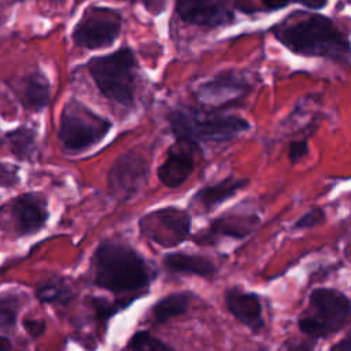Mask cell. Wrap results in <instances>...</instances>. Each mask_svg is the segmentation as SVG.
I'll use <instances>...</instances> for the list:
<instances>
[{
  "instance_id": "obj_12",
  "label": "cell",
  "mask_w": 351,
  "mask_h": 351,
  "mask_svg": "<svg viewBox=\"0 0 351 351\" xmlns=\"http://www.w3.org/2000/svg\"><path fill=\"white\" fill-rule=\"evenodd\" d=\"M248 89L250 82L244 75L236 71H225L203 82L196 90V97L204 106L221 107L241 99Z\"/></svg>"
},
{
  "instance_id": "obj_30",
  "label": "cell",
  "mask_w": 351,
  "mask_h": 351,
  "mask_svg": "<svg viewBox=\"0 0 351 351\" xmlns=\"http://www.w3.org/2000/svg\"><path fill=\"white\" fill-rule=\"evenodd\" d=\"M299 4H303L308 8H313V10H319V8H324L328 3V0H293Z\"/></svg>"
},
{
  "instance_id": "obj_17",
  "label": "cell",
  "mask_w": 351,
  "mask_h": 351,
  "mask_svg": "<svg viewBox=\"0 0 351 351\" xmlns=\"http://www.w3.org/2000/svg\"><path fill=\"white\" fill-rule=\"evenodd\" d=\"M163 263L166 269L181 274H193L200 277H210L215 273V266L207 258L191 255L184 252H173L165 256Z\"/></svg>"
},
{
  "instance_id": "obj_34",
  "label": "cell",
  "mask_w": 351,
  "mask_h": 351,
  "mask_svg": "<svg viewBox=\"0 0 351 351\" xmlns=\"http://www.w3.org/2000/svg\"><path fill=\"white\" fill-rule=\"evenodd\" d=\"M0 351H11V348H10V343L7 341V339L0 337Z\"/></svg>"
},
{
  "instance_id": "obj_8",
  "label": "cell",
  "mask_w": 351,
  "mask_h": 351,
  "mask_svg": "<svg viewBox=\"0 0 351 351\" xmlns=\"http://www.w3.org/2000/svg\"><path fill=\"white\" fill-rule=\"evenodd\" d=\"M140 230L148 240L165 247H176L188 239L191 218L177 207H163L147 213L140 219Z\"/></svg>"
},
{
  "instance_id": "obj_33",
  "label": "cell",
  "mask_w": 351,
  "mask_h": 351,
  "mask_svg": "<svg viewBox=\"0 0 351 351\" xmlns=\"http://www.w3.org/2000/svg\"><path fill=\"white\" fill-rule=\"evenodd\" d=\"M332 351H351V330L340 343L333 347Z\"/></svg>"
},
{
  "instance_id": "obj_2",
  "label": "cell",
  "mask_w": 351,
  "mask_h": 351,
  "mask_svg": "<svg viewBox=\"0 0 351 351\" xmlns=\"http://www.w3.org/2000/svg\"><path fill=\"white\" fill-rule=\"evenodd\" d=\"M277 38L291 51L307 56L340 59L350 53V43L337 26L322 15H310L276 29Z\"/></svg>"
},
{
  "instance_id": "obj_6",
  "label": "cell",
  "mask_w": 351,
  "mask_h": 351,
  "mask_svg": "<svg viewBox=\"0 0 351 351\" xmlns=\"http://www.w3.org/2000/svg\"><path fill=\"white\" fill-rule=\"evenodd\" d=\"M348 298L332 288H317L310 295L307 310L299 318V329L314 340L337 332L348 319Z\"/></svg>"
},
{
  "instance_id": "obj_15",
  "label": "cell",
  "mask_w": 351,
  "mask_h": 351,
  "mask_svg": "<svg viewBox=\"0 0 351 351\" xmlns=\"http://www.w3.org/2000/svg\"><path fill=\"white\" fill-rule=\"evenodd\" d=\"M225 304L229 313L251 330L258 332L263 328L262 304L255 293L244 292L237 288L229 289L225 293Z\"/></svg>"
},
{
  "instance_id": "obj_1",
  "label": "cell",
  "mask_w": 351,
  "mask_h": 351,
  "mask_svg": "<svg viewBox=\"0 0 351 351\" xmlns=\"http://www.w3.org/2000/svg\"><path fill=\"white\" fill-rule=\"evenodd\" d=\"M151 271L143 256L122 243L104 241L93 255V282L115 293L134 292L147 287Z\"/></svg>"
},
{
  "instance_id": "obj_27",
  "label": "cell",
  "mask_w": 351,
  "mask_h": 351,
  "mask_svg": "<svg viewBox=\"0 0 351 351\" xmlns=\"http://www.w3.org/2000/svg\"><path fill=\"white\" fill-rule=\"evenodd\" d=\"M308 152V144L303 140L292 141L288 147V158L292 163L300 160L303 156H306Z\"/></svg>"
},
{
  "instance_id": "obj_16",
  "label": "cell",
  "mask_w": 351,
  "mask_h": 351,
  "mask_svg": "<svg viewBox=\"0 0 351 351\" xmlns=\"http://www.w3.org/2000/svg\"><path fill=\"white\" fill-rule=\"evenodd\" d=\"M247 184H248V180L228 177L214 185H208L199 189L195 193L192 202L195 204H199L204 210H211L219 206L221 203H223L225 200L230 199L232 196H234Z\"/></svg>"
},
{
  "instance_id": "obj_13",
  "label": "cell",
  "mask_w": 351,
  "mask_h": 351,
  "mask_svg": "<svg viewBox=\"0 0 351 351\" xmlns=\"http://www.w3.org/2000/svg\"><path fill=\"white\" fill-rule=\"evenodd\" d=\"M11 217L19 236H32L44 228L49 217L47 202L36 192L23 193L12 202Z\"/></svg>"
},
{
  "instance_id": "obj_20",
  "label": "cell",
  "mask_w": 351,
  "mask_h": 351,
  "mask_svg": "<svg viewBox=\"0 0 351 351\" xmlns=\"http://www.w3.org/2000/svg\"><path fill=\"white\" fill-rule=\"evenodd\" d=\"M36 296L41 303L67 304L73 299L74 293L62 278L51 277L37 284Z\"/></svg>"
},
{
  "instance_id": "obj_18",
  "label": "cell",
  "mask_w": 351,
  "mask_h": 351,
  "mask_svg": "<svg viewBox=\"0 0 351 351\" xmlns=\"http://www.w3.org/2000/svg\"><path fill=\"white\" fill-rule=\"evenodd\" d=\"M23 95L26 107L34 111L44 110L51 99V85L48 78L40 70L30 73L26 77Z\"/></svg>"
},
{
  "instance_id": "obj_23",
  "label": "cell",
  "mask_w": 351,
  "mask_h": 351,
  "mask_svg": "<svg viewBox=\"0 0 351 351\" xmlns=\"http://www.w3.org/2000/svg\"><path fill=\"white\" fill-rule=\"evenodd\" d=\"M19 310L18 298L14 295L0 296V330H10L16 324Z\"/></svg>"
},
{
  "instance_id": "obj_4",
  "label": "cell",
  "mask_w": 351,
  "mask_h": 351,
  "mask_svg": "<svg viewBox=\"0 0 351 351\" xmlns=\"http://www.w3.org/2000/svg\"><path fill=\"white\" fill-rule=\"evenodd\" d=\"M85 67L106 99L128 108L134 106L136 58L129 47L90 58Z\"/></svg>"
},
{
  "instance_id": "obj_19",
  "label": "cell",
  "mask_w": 351,
  "mask_h": 351,
  "mask_svg": "<svg viewBox=\"0 0 351 351\" xmlns=\"http://www.w3.org/2000/svg\"><path fill=\"white\" fill-rule=\"evenodd\" d=\"M11 152L19 160H32L37 152L36 132L29 126H19L5 134Z\"/></svg>"
},
{
  "instance_id": "obj_11",
  "label": "cell",
  "mask_w": 351,
  "mask_h": 351,
  "mask_svg": "<svg viewBox=\"0 0 351 351\" xmlns=\"http://www.w3.org/2000/svg\"><path fill=\"white\" fill-rule=\"evenodd\" d=\"M197 143L177 138L167 149L165 162L158 167V178L167 188L182 185L196 165Z\"/></svg>"
},
{
  "instance_id": "obj_25",
  "label": "cell",
  "mask_w": 351,
  "mask_h": 351,
  "mask_svg": "<svg viewBox=\"0 0 351 351\" xmlns=\"http://www.w3.org/2000/svg\"><path fill=\"white\" fill-rule=\"evenodd\" d=\"M18 166L7 162H0V188H11L19 182Z\"/></svg>"
},
{
  "instance_id": "obj_31",
  "label": "cell",
  "mask_w": 351,
  "mask_h": 351,
  "mask_svg": "<svg viewBox=\"0 0 351 351\" xmlns=\"http://www.w3.org/2000/svg\"><path fill=\"white\" fill-rule=\"evenodd\" d=\"M267 10H281L288 5L289 0H262Z\"/></svg>"
},
{
  "instance_id": "obj_9",
  "label": "cell",
  "mask_w": 351,
  "mask_h": 351,
  "mask_svg": "<svg viewBox=\"0 0 351 351\" xmlns=\"http://www.w3.org/2000/svg\"><path fill=\"white\" fill-rule=\"evenodd\" d=\"M149 174V162L138 151L130 149L115 159L107 181L111 195L118 200L133 197L147 181Z\"/></svg>"
},
{
  "instance_id": "obj_22",
  "label": "cell",
  "mask_w": 351,
  "mask_h": 351,
  "mask_svg": "<svg viewBox=\"0 0 351 351\" xmlns=\"http://www.w3.org/2000/svg\"><path fill=\"white\" fill-rule=\"evenodd\" d=\"M130 351H176L163 340L148 332H137L129 341Z\"/></svg>"
},
{
  "instance_id": "obj_7",
  "label": "cell",
  "mask_w": 351,
  "mask_h": 351,
  "mask_svg": "<svg viewBox=\"0 0 351 351\" xmlns=\"http://www.w3.org/2000/svg\"><path fill=\"white\" fill-rule=\"evenodd\" d=\"M121 27L122 16L117 10L90 5L75 23L71 38L75 45L85 49L107 48L115 43Z\"/></svg>"
},
{
  "instance_id": "obj_24",
  "label": "cell",
  "mask_w": 351,
  "mask_h": 351,
  "mask_svg": "<svg viewBox=\"0 0 351 351\" xmlns=\"http://www.w3.org/2000/svg\"><path fill=\"white\" fill-rule=\"evenodd\" d=\"M129 303L130 302H126V300L112 303V302H108L104 298H93L92 299V307H93V310L96 313V317L100 318V319L110 318L114 313H117L118 310L126 307Z\"/></svg>"
},
{
  "instance_id": "obj_5",
  "label": "cell",
  "mask_w": 351,
  "mask_h": 351,
  "mask_svg": "<svg viewBox=\"0 0 351 351\" xmlns=\"http://www.w3.org/2000/svg\"><path fill=\"white\" fill-rule=\"evenodd\" d=\"M111 126L108 119L73 99L64 104L60 114L59 143L67 152H81L99 144Z\"/></svg>"
},
{
  "instance_id": "obj_26",
  "label": "cell",
  "mask_w": 351,
  "mask_h": 351,
  "mask_svg": "<svg viewBox=\"0 0 351 351\" xmlns=\"http://www.w3.org/2000/svg\"><path fill=\"white\" fill-rule=\"evenodd\" d=\"M325 221V213L322 208H311L303 214L295 223V229H308L314 228Z\"/></svg>"
},
{
  "instance_id": "obj_32",
  "label": "cell",
  "mask_w": 351,
  "mask_h": 351,
  "mask_svg": "<svg viewBox=\"0 0 351 351\" xmlns=\"http://www.w3.org/2000/svg\"><path fill=\"white\" fill-rule=\"evenodd\" d=\"M144 4H145V7H147V10H149L151 12H154V7H156L155 14H158V12H162V10L159 8V5L165 10V7H166V0H144Z\"/></svg>"
},
{
  "instance_id": "obj_14",
  "label": "cell",
  "mask_w": 351,
  "mask_h": 351,
  "mask_svg": "<svg viewBox=\"0 0 351 351\" xmlns=\"http://www.w3.org/2000/svg\"><path fill=\"white\" fill-rule=\"evenodd\" d=\"M258 223V217L243 214H226L215 218L208 228L199 232L193 239L196 244L211 245L221 237L244 239L248 236Z\"/></svg>"
},
{
  "instance_id": "obj_21",
  "label": "cell",
  "mask_w": 351,
  "mask_h": 351,
  "mask_svg": "<svg viewBox=\"0 0 351 351\" xmlns=\"http://www.w3.org/2000/svg\"><path fill=\"white\" fill-rule=\"evenodd\" d=\"M188 306H189V295L184 292H176L156 302L152 307V314L155 321L162 324L177 315L184 314Z\"/></svg>"
},
{
  "instance_id": "obj_29",
  "label": "cell",
  "mask_w": 351,
  "mask_h": 351,
  "mask_svg": "<svg viewBox=\"0 0 351 351\" xmlns=\"http://www.w3.org/2000/svg\"><path fill=\"white\" fill-rule=\"evenodd\" d=\"M315 340L307 337L304 340H288L285 343V351H314Z\"/></svg>"
},
{
  "instance_id": "obj_35",
  "label": "cell",
  "mask_w": 351,
  "mask_h": 351,
  "mask_svg": "<svg viewBox=\"0 0 351 351\" xmlns=\"http://www.w3.org/2000/svg\"><path fill=\"white\" fill-rule=\"evenodd\" d=\"M4 143V140H3V137H1V134H0V145Z\"/></svg>"
},
{
  "instance_id": "obj_28",
  "label": "cell",
  "mask_w": 351,
  "mask_h": 351,
  "mask_svg": "<svg viewBox=\"0 0 351 351\" xmlns=\"http://www.w3.org/2000/svg\"><path fill=\"white\" fill-rule=\"evenodd\" d=\"M23 328L27 332V335L33 339L41 336L45 332V322L43 319L36 318H25L23 319Z\"/></svg>"
},
{
  "instance_id": "obj_3",
  "label": "cell",
  "mask_w": 351,
  "mask_h": 351,
  "mask_svg": "<svg viewBox=\"0 0 351 351\" xmlns=\"http://www.w3.org/2000/svg\"><path fill=\"white\" fill-rule=\"evenodd\" d=\"M167 122L176 138L193 143L225 141L250 129V123L244 118L215 114L188 106L170 110Z\"/></svg>"
},
{
  "instance_id": "obj_10",
  "label": "cell",
  "mask_w": 351,
  "mask_h": 351,
  "mask_svg": "<svg viewBox=\"0 0 351 351\" xmlns=\"http://www.w3.org/2000/svg\"><path fill=\"white\" fill-rule=\"evenodd\" d=\"M178 18L199 27H218L233 19V0H174Z\"/></svg>"
}]
</instances>
